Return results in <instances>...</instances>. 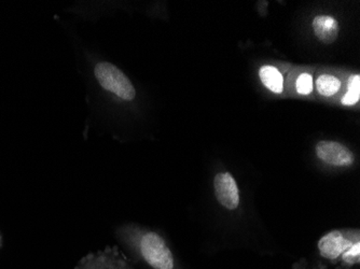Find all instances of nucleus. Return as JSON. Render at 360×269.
<instances>
[{
    "instance_id": "1",
    "label": "nucleus",
    "mask_w": 360,
    "mask_h": 269,
    "mask_svg": "<svg viewBox=\"0 0 360 269\" xmlns=\"http://www.w3.org/2000/svg\"><path fill=\"white\" fill-rule=\"evenodd\" d=\"M137 254L153 269H175L173 252L162 236L155 232H146L135 240Z\"/></svg>"
},
{
    "instance_id": "2",
    "label": "nucleus",
    "mask_w": 360,
    "mask_h": 269,
    "mask_svg": "<svg viewBox=\"0 0 360 269\" xmlns=\"http://www.w3.org/2000/svg\"><path fill=\"white\" fill-rule=\"evenodd\" d=\"M95 77L102 88L116 94L124 100H133L136 91L129 79L118 67L108 62H101L95 66Z\"/></svg>"
},
{
    "instance_id": "3",
    "label": "nucleus",
    "mask_w": 360,
    "mask_h": 269,
    "mask_svg": "<svg viewBox=\"0 0 360 269\" xmlns=\"http://www.w3.org/2000/svg\"><path fill=\"white\" fill-rule=\"evenodd\" d=\"M74 269H129L115 248L91 252L80 258Z\"/></svg>"
},
{
    "instance_id": "4",
    "label": "nucleus",
    "mask_w": 360,
    "mask_h": 269,
    "mask_svg": "<svg viewBox=\"0 0 360 269\" xmlns=\"http://www.w3.org/2000/svg\"><path fill=\"white\" fill-rule=\"evenodd\" d=\"M316 155L321 161L333 166H349L355 161L351 150L337 141H319Z\"/></svg>"
},
{
    "instance_id": "5",
    "label": "nucleus",
    "mask_w": 360,
    "mask_h": 269,
    "mask_svg": "<svg viewBox=\"0 0 360 269\" xmlns=\"http://www.w3.org/2000/svg\"><path fill=\"white\" fill-rule=\"evenodd\" d=\"M214 185L218 202L226 209H236L240 204V192L233 176L229 173H218Z\"/></svg>"
},
{
    "instance_id": "6",
    "label": "nucleus",
    "mask_w": 360,
    "mask_h": 269,
    "mask_svg": "<svg viewBox=\"0 0 360 269\" xmlns=\"http://www.w3.org/2000/svg\"><path fill=\"white\" fill-rule=\"evenodd\" d=\"M352 244H353L345 238L339 230H333L321 237L319 242V249L321 256L329 260H335Z\"/></svg>"
},
{
    "instance_id": "7",
    "label": "nucleus",
    "mask_w": 360,
    "mask_h": 269,
    "mask_svg": "<svg viewBox=\"0 0 360 269\" xmlns=\"http://www.w3.org/2000/svg\"><path fill=\"white\" fill-rule=\"evenodd\" d=\"M315 36L323 44H330L339 36V23L329 15H319L313 21Z\"/></svg>"
},
{
    "instance_id": "8",
    "label": "nucleus",
    "mask_w": 360,
    "mask_h": 269,
    "mask_svg": "<svg viewBox=\"0 0 360 269\" xmlns=\"http://www.w3.org/2000/svg\"><path fill=\"white\" fill-rule=\"evenodd\" d=\"M259 76H260L261 82L264 83L266 88L274 93L283 92L284 78L277 68L270 65L262 66L259 72Z\"/></svg>"
},
{
    "instance_id": "9",
    "label": "nucleus",
    "mask_w": 360,
    "mask_h": 269,
    "mask_svg": "<svg viewBox=\"0 0 360 269\" xmlns=\"http://www.w3.org/2000/svg\"><path fill=\"white\" fill-rule=\"evenodd\" d=\"M317 91L323 96L330 97L341 88V81L331 74H321L316 81Z\"/></svg>"
},
{
    "instance_id": "10",
    "label": "nucleus",
    "mask_w": 360,
    "mask_h": 269,
    "mask_svg": "<svg viewBox=\"0 0 360 269\" xmlns=\"http://www.w3.org/2000/svg\"><path fill=\"white\" fill-rule=\"evenodd\" d=\"M297 92L299 94L309 95L313 91V77L309 74H302L297 80Z\"/></svg>"
},
{
    "instance_id": "11",
    "label": "nucleus",
    "mask_w": 360,
    "mask_h": 269,
    "mask_svg": "<svg viewBox=\"0 0 360 269\" xmlns=\"http://www.w3.org/2000/svg\"><path fill=\"white\" fill-rule=\"evenodd\" d=\"M342 256H343V260L347 263H349V264H354V263L359 262L360 258V244L359 242H356L355 244H352L349 249L342 254Z\"/></svg>"
},
{
    "instance_id": "12",
    "label": "nucleus",
    "mask_w": 360,
    "mask_h": 269,
    "mask_svg": "<svg viewBox=\"0 0 360 269\" xmlns=\"http://www.w3.org/2000/svg\"><path fill=\"white\" fill-rule=\"evenodd\" d=\"M360 92L357 91H347V94L342 98V104L345 106H353L359 102Z\"/></svg>"
},
{
    "instance_id": "13",
    "label": "nucleus",
    "mask_w": 360,
    "mask_h": 269,
    "mask_svg": "<svg viewBox=\"0 0 360 269\" xmlns=\"http://www.w3.org/2000/svg\"><path fill=\"white\" fill-rule=\"evenodd\" d=\"M349 91H357L360 92V76L353 74L349 80Z\"/></svg>"
},
{
    "instance_id": "14",
    "label": "nucleus",
    "mask_w": 360,
    "mask_h": 269,
    "mask_svg": "<svg viewBox=\"0 0 360 269\" xmlns=\"http://www.w3.org/2000/svg\"><path fill=\"white\" fill-rule=\"evenodd\" d=\"M0 248H1V237H0Z\"/></svg>"
}]
</instances>
